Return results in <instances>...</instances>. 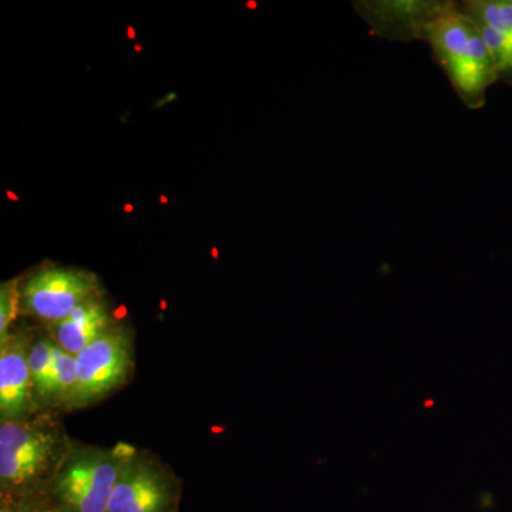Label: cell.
<instances>
[{
    "label": "cell",
    "instance_id": "1",
    "mask_svg": "<svg viewBox=\"0 0 512 512\" xmlns=\"http://www.w3.org/2000/svg\"><path fill=\"white\" fill-rule=\"evenodd\" d=\"M421 39L429 42L464 103L473 109L483 106L498 73L476 22L460 6L447 3L424 25Z\"/></svg>",
    "mask_w": 512,
    "mask_h": 512
},
{
    "label": "cell",
    "instance_id": "2",
    "mask_svg": "<svg viewBox=\"0 0 512 512\" xmlns=\"http://www.w3.org/2000/svg\"><path fill=\"white\" fill-rule=\"evenodd\" d=\"M130 447L80 448L57 466L47 500L57 512H107Z\"/></svg>",
    "mask_w": 512,
    "mask_h": 512
},
{
    "label": "cell",
    "instance_id": "3",
    "mask_svg": "<svg viewBox=\"0 0 512 512\" xmlns=\"http://www.w3.org/2000/svg\"><path fill=\"white\" fill-rule=\"evenodd\" d=\"M57 437L49 427L25 420H2L0 483L6 500L15 504L37 498L39 485L53 470Z\"/></svg>",
    "mask_w": 512,
    "mask_h": 512
},
{
    "label": "cell",
    "instance_id": "4",
    "mask_svg": "<svg viewBox=\"0 0 512 512\" xmlns=\"http://www.w3.org/2000/svg\"><path fill=\"white\" fill-rule=\"evenodd\" d=\"M74 406H86L119 389L133 369V343L127 329L110 326L76 356Z\"/></svg>",
    "mask_w": 512,
    "mask_h": 512
},
{
    "label": "cell",
    "instance_id": "5",
    "mask_svg": "<svg viewBox=\"0 0 512 512\" xmlns=\"http://www.w3.org/2000/svg\"><path fill=\"white\" fill-rule=\"evenodd\" d=\"M97 278L76 268H46L26 282L20 293L23 309L46 322L60 323L82 303L96 298Z\"/></svg>",
    "mask_w": 512,
    "mask_h": 512
},
{
    "label": "cell",
    "instance_id": "6",
    "mask_svg": "<svg viewBox=\"0 0 512 512\" xmlns=\"http://www.w3.org/2000/svg\"><path fill=\"white\" fill-rule=\"evenodd\" d=\"M180 488L173 476L131 451L107 512H177Z\"/></svg>",
    "mask_w": 512,
    "mask_h": 512
},
{
    "label": "cell",
    "instance_id": "7",
    "mask_svg": "<svg viewBox=\"0 0 512 512\" xmlns=\"http://www.w3.org/2000/svg\"><path fill=\"white\" fill-rule=\"evenodd\" d=\"M29 352L18 336L2 340L0 350V413L2 420H22L29 412L30 387Z\"/></svg>",
    "mask_w": 512,
    "mask_h": 512
},
{
    "label": "cell",
    "instance_id": "8",
    "mask_svg": "<svg viewBox=\"0 0 512 512\" xmlns=\"http://www.w3.org/2000/svg\"><path fill=\"white\" fill-rule=\"evenodd\" d=\"M444 3L379 2L363 6L369 9L370 25L384 35L393 32L396 37H421L424 25Z\"/></svg>",
    "mask_w": 512,
    "mask_h": 512
},
{
    "label": "cell",
    "instance_id": "9",
    "mask_svg": "<svg viewBox=\"0 0 512 512\" xmlns=\"http://www.w3.org/2000/svg\"><path fill=\"white\" fill-rule=\"evenodd\" d=\"M109 328V313L93 298L82 303L69 318L57 323V345L70 355L77 356Z\"/></svg>",
    "mask_w": 512,
    "mask_h": 512
},
{
    "label": "cell",
    "instance_id": "10",
    "mask_svg": "<svg viewBox=\"0 0 512 512\" xmlns=\"http://www.w3.org/2000/svg\"><path fill=\"white\" fill-rule=\"evenodd\" d=\"M460 9L470 16L478 25L512 35V2L511 0H481L467 2Z\"/></svg>",
    "mask_w": 512,
    "mask_h": 512
},
{
    "label": "cell",
    "instance_id": "11",
    "mask_svg": "<svg viewBox=\"0 0 512 512\" xmlns=\"http://www.w3.org/2000/svg\"><path fill=\"white\" fill-rule=\"evenodd\" d=\"M77 386L76 356L56 345L55 367H53L52 379L47 387L45 397L47 399H72L74 389Z\"/></svg>",
    "mask_w": 512,
    "mask_h": 512
},
{
    "label": "cell",
    "instance_id": "12",
    "mask_svg": "<svg viewBox=\"0 0 512 512\" xmlns=\"http://www.w3.org/2000/svg\"><path fill=\"white\" fill-rule=\"evenodd\" d=\"M55 343L50 340H37L29 350V370L32 383L39 396L45 397L50 379H52L53 367H55Z\"/></svg>",
    "mask_w": 512,
    "mask_h": 512
},
{
    "label": "cell",
    "instance_id": "13",
    "mask_svg": "<svg viewBox=\"0 0 512 512\" xmlns=\"http://www.w3.org/2000/svg\"><path fill=\"white\" fill-rule=\"evenodd\" d=\"M476 25L481 36H483L485 45L490 50L491 57H493L498 77L512 76V35L478 25L477 22Z\"/></svg>",
    "mask_w": 512,
    "mask_h": 512
},
{
    "label": "cell",
    "instance_id": "14",
    "mask_svg": "<svg viewBox=\"0 0 512 512\" xmlns=\"http://www.w3.org/2000/svg\"><path fill=\"white\" fill-rule=\"evenodd\" d=\"M20 293L18 279L3 282L0 288V340L8 338V330L18 315Z\"/></svg>",
    "mask_w": 512,
    "mask_h": 512
},
{
    "label": "cell",
    "instance_id": "15",
    "mask_svg": "<svg viewBox=\"0 0 512 512\" xmlns=\"http://www.w3.org/2000/svg\"><path fill=\"white\" fill-rule=\"evenodd\" d=\"M3 507L8 508L9 512H57L46 497L32 498L15 504L3 503Z\"/></svg>",
    "mask_w": 512,
    "mask_h": 512
},
{
    "label": "cell",
    "instance_id": "16",
    "mask_svg": "<svg viewBox=\"0 0 512 512\" xmlns=\"http://www.w3.org/2000/svg\"><path fill=\"white\" fill-rule=\"evenodd\" d=\"M0 512H9V510H8V508L3 507V505H2V511H0Z\"/></svg>",
    "mask_w": 512,
    "mask_h": 512
}]
</instances>
